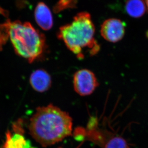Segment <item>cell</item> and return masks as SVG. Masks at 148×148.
I'll list each match as a JSON object with an SVG mask.
<instances>
[{
	"mask_svg": "<svg viewBox=\"0 0 148 148\" xmlns=\"http://www.w3.org/2000/svg\"><path fill=\"white\" fill-rule=\"evenodd\" d=\"M29 128L33 138L46 147L71 135L73 120L69 113L50 104L37 109Z\"/></svg>",
	"mask_w": 148,
	"mask_h": 148,
	"instance_id": "obj_1",
	"label": "cell"
},
{
	"mask_svg": "<svg viewBox=\"0 0 148 148\" xmlns=\"http://www.w3.org/2000/svg\"><path fill=\"white\" fill-rule=\"evenodd\" d=\"M29 82L35 90L44 92L51 87V77L46 71L40 69L33 71L31 74Z\"/></svg>",
	"mask_w": 148,
	"mask_h": 148,
	"instance_id": "obj_7",
	"label": "cell"
},
{
	"mask_svg": "<svg viewBox=\"0 0 148 148\" xmlns=\"http://www.w3.org/2000/svg\"><path fill=\"white\" fill-rule=\"evenodd\" d=\"M103 148H130L128 143L122 137L114 135L102 146Z\"/></svg>",
	"mask_w": 148,
	"mask_h": 148,
	"instance_id": "obj_10",
	"label": "cell"
},
{
	"mask_svg": "<svg viewBox=\"0 0 148 148\" xmlns=\"http://www.w3.org/2000/svg\"><path fill=\"white\" fill-rule=\"evenodd\" d=\"M125 33L124 23L118 19H108L101 25V36L111 42L115 43L121 40L124 37Z\"/></svg>",
	"mask_w": 148,
	"mask_h": 148,
	"instance_id": "obj_5",
	"label": "cell"
},
{
	"mask_svg": "<svg viewBox=\"0 0 148 148\" xmlns=\"http://www.w3.org/2000/svg\"><path fill=\"white\" fill-rule=\"evenodd\" d=\"M13 134L10 131L6 133L5 142L3 148H34L23 135L24 130L21 121L13 125Z\"/></svg>",
	"mask_w": 148,
	"mask_h": 148,
	"instance_id": "obj_6",
	"label": "cell"
},
{
	"mask_svg": "<svg viewBox=\"0 0 148 148\" xmlns=\"http://www.w3.org/2000/svg\"><path fill=\"white\" fill-rule=\"evenodd\" d=\"M35 18L37 24L45 30H48L53 26V18L50 9L42 2L37 4L35 10Z\"/></svg>",
	"mask_w": 148,
	"mask_h": 148,
	"instance_id": "obj_8",
	"label": "cell"
},
{
	"mask_svg": "<svg viewBox=\"0 0 148 148\" xmlns=\"http://www.w3.org/2000/svg\"><path fill=\"white\" fill-rule=\"evenodd\" d=\"M145 1L146 7H147V9H148V0H145Z\"/></svg>",
	"mask_w": 148,
	"mask_h": 148,
	"instance_id": "obj_13",
	"label": "cell"
},
{
	"mask_svg": "<svg viewBox=\"0 0 148 148\" xmlns=\"http://www.w3.org/2000/svg\"><path fill=\"white\" fill-rule=\"evenodd\" d=\"M146 5L144 0H127L125 9L129 16L139 18L144 15L146 11Z\"/></svg>",
	"mask_w": 148,
	"mask_h": 148,
	"instance_id": "obj_9",
	"label": "cell"
},
{
	"mask_svg": "<svg viewBox=\"0 0 148 148\" xmlns=\"http://www.w3.org/2000/svg\"><path fill=\"white\" fill-rule=\"evenodd\" d=\"M95 30L90 14L81 12L71 23L60 27L57 37L78 59H83L85 51L93 56L100 50V46L94 38Z\"/></svg>",
	"mask_w": 148,
	"mask_h": 148,
	"instance_id": "obj_2",
	"label": "cell"
},
{
	"mask_svg": "<svg viewBox=\"0 0 148 148\" xmlns=\"http://www.w3.org/2000/svg\"><path fill=\"white\" fill-rule=\"evenodd\" d=\"M8 39V27L6 21L0 25V51Z\"/></svg>",
	"mask_w": 148,
	"mask_h": 148,
	"instance_id": "obj_12",
	"label": "cell"
},
{
	"mask_svg": "<svg viewBox=\"0 0 148 148\" xmlns=\"http://www.w3.org/2000/svg\"><path fill=\"white\" fill-rule=\"evenodd\" d=\"M73 84L74 90L81 96L90 95L99 86L95 74L87 69H82L74 74Z\"/></svg>",
	"mask_w": 148,
	"mask_h": 148,
	"instance_id": "obj_4",
	"label": "cell"
},
{
	"mask_svg": "<svg viewBox=\"0 0 148 148\" xmlns=\"http://www.w3.org/2000/svg\"><path fill=\"white\" fill-rule=\"evenodd\" d=\"M78 0H59L53 9L55 13H58L63 10L76 7Z\"/></svg>",
	"mask_w": 148,
	"mask_h": 148,
	"instance_id": "obj_11",
	"label": "cell"
},
{
	"mask_svg": "<svg viewBox=\"0 0 148 148\" xmlns=\"http://www.w3.org/2000/svg\"><path fill=\"white\" fill-rule=\"evenodd\" d=\"M9 38L14 51L32 63L42 54L45 46L44 35L29 22L7 21Z\"/></svg>",
	"mask_w": 148,
	"mask_h": 148,
	"instance_id": "obj_3",
	"label": "cell"
}]
</instances>
